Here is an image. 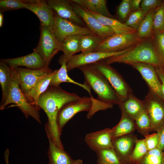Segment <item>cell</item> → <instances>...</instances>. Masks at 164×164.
<instances>
[{"label": "cell", "instance_id": "obj_12", "mask_svg": "<svg viewBox=\"0 0 164 164\" xmlns=\"http://www.w3.org/2000/svg\"><path fill=\"white\" fill-rule=\"evenodd\" d=\"M75 13L83 20L93 33L105 40L114 34L111 28L102 24L87 9L70 0Z\"/></svg>", "mask_w": 164, "mask_h": 164}, {"label": "cell", "instance_id": "obj_51", "mask_svg": "<svg viewBox=\"0 0 164 164\" xmlns=\"http://www.w3.org/2000/svg\"><path fill=\"white\" fill-rule=\"evenodd\" d=\"M161 71L162 72V73H164V72L162 71L161 70Z\"/></svg>", "mask_w": 164, "mask_h": 164}, {"label": "cell", "instance_id": "obj_38", "mask_svg": "<svg viewBox=\"0 0 164 164\" xmlns=\"http://www.w3.org/2000/svg\"><path fill=\"white\" fill-rule=\"evenodd\" d=\"M130 0H122L118 6L115 13L117 19L122 23H125L131 13Z\"/></svg>", "mask_w": 164, "mask_h": 164}, {"label": "cell", "instance_id": "obj_40", "mask_svg": "<svg viewBox=\"0 0 164 164\" xmlns=\"http://www.w3.org/2000/svg\"><path fill=\"white\" fill-rule=\"evenodd\" d=\"M145 144L148 151L157 148L159 144V136L158 133H154L144 136Z\"/></svg>", "mask_w": 164, "mask_h": 164}, {"label": "cell", "instance_id": "obj_20", "mask_svg": "<svg viewBox=\"0 0 164 164\" xmlns=\"http://www.w3.org/2000/svg\"><path fill=\"white\" fill-rule=\"evenodd\" d=\"M59 62L61 65V67L59 69L57 70V72L52 77L49 86H59L63 82L72 83L84 88L88 92L91 97H92L91 87L85 81L84 84H82L75 81L68 76L67 68V61L63 55L60 58Z\"/></svg>", "mask_w": 164, "mask_h": 164}, {"label": "cell", "instance_id": "obj_6", "mask_svg": "<svg viewBox=\"0 0 164 164\" xmlns=\"http://www.w3.org/2000/svg\"><path fill=\"white\" fill-rule=\"evenodd\" d=\"M95 101L93 97L84 96L64 105L57 116V124L60 133H61L66 123L76 114L83 111H89L90 113L93 108Z\"/></svg>", "mask_w": 164, "mask_h": 164}, {"label": "cell", "instance_id": "obj_46", "mask_svg": "<svg viewBox=\"0 0 164 164\" xmlns=\"http://www.w3.org/2000/svg\"><path fill=\"white\" fill-rule=\"evenodd\" d=\"M4 22V14L3 12H0V27L2 26Z\"/></svg>", "mask_w": 164, "mask_h": 164}, {"label": "cell", "instance_id": "obj_27", "mask_svg": "<svg viewBox=\"0 0 164 164\" xmlns=\"http://www.w3.org/2000/svg\"><path fill=\"white\" fill-rule=\"evenodd\" d=\"M89 12L95 16L102 24L112 29L115 33H131L136 32L135 30L127 26L124 23L121 22L116 19L105 17Z\"/></svg>", "mask_w": 164, "mask_h": 164}, {"label": "cell", "instance_id": "obj_41", "mask_svg": "<svg viewBox=\"0 0 164 164\" xmlns=\"http://www.w3.org/2000/svg\"><path fill=\"white\" fill-rule=\"evenodd\" d=\"M161 1L158 0H142L141 9L148 13L152 9H156L161 4Z\"/></svg>", "mask_w": 164, "mask_h": 164}, {"label": "cell", "instance_id": "obj_2", "mask_svg": "<svg viewBox=\"0 0 164 164\" xmlns=\"http://www.w3.org/2000/svg\"><path fill=\"white\" fill-rule=\"evenodd\" d=\"M108 64L118 63H147L160 68L159 60L155 49L152 36L141 40L129 50L122 54L111 56L105 59Z\"/></svg>", "mask_w": 164, "mask_h": 164}, {"label": "cell", "instance_id": "obj_13", "mask_svg": "<svg viewBox=\"0 0 164 164\" xmlns=\"http://www.w3.org/2000/svg\"><path fill=\"white\" fill-rule=\"evenodd\" d=\"M27 9L39 18L40 24L53 32L54 26V12L44 0H23Z\"/></svg>", "mask_w": 164, "mask_h": 164}, {"label": "cell", "instance_id": "obj_4", "mask_svg": "<svg viewBox=\"0 0 164 164\" xmlns=\"http://www.w3.org/2000/svg\"><path fill=\"white\" fill-rule=\"evenodd\" d=\"M11 82L8 97L1 110L5 108V107L11 104H13L19 108L28 118L30 116L41 123L38 106L32 105L28 102L20 87L14 69L11 67Z\"/></svg>", "mask_w": 164, "mask_h": 164}, {"label": "cell", "instance_id": "obj_36", "mask_svg": "<svg viewBox=\"0 0 164 164\" xmlns=\"http://www.w3.org/2000/svg\"><path fill=\"white\" fill-rule=\"evenodd\" d=\"M153 33L164 31V3L156 8L153 18Z\"/></svg>", "mask_w": 164, "mask_h": 164}, {"label": "cell", "instance_id": "obj_21", "mask_svg": "<svg viewBox=\"0 0 164 164\" xmlns=\"http://www.w3.org/2000/svg\"><path fill=\"white\" fill-rule=\"evenodd\" d=\"M49 142L48 157L49 164H76L70 155L55 144L50 135L46 133Z\"/></svg>", "mask_w": 164, "mask_h": 164}, {"label": "cell", "instance_id": "obj_43", "mask_svg": "<svg viewBox=\"0 0 164 164\" xmlns=\"http://www.w3.org/2000/svg\"><path fill=\"white\" fill-rule=\"evenodd\" d=\"M142 0H130V7L131 12L141 9Z\"/></svg>", "mask_w": 164, "mask_h": 164}, {"label": "cell", "instance_id": "obj_34", "mask_svg": "<svg viewBox=\"0 0 164 164\" xmlns=\"http://www.w3.org/2000/svg\"><path fill=\"white\" fill-rule=\"evenodd\" d=\"M152 37L154 47L159 60L160 68H164V31L153 33Z\"/></svg>", "mask_w": 164, "mask_h": 164}, {"label": "cell", "instance_id": "obj_42", "mask_svg": "<svg viewBox=\"0 0 164 164\" xmlns=\"http://www.w3.org/2000/svg\"><path fill=\"white\" fill-rule=\"evenodd\" d=\"M157 132L159 139L158 148L163 151L164 150V124Z\"/></svg>", "mask_w": 164, "mask_h": 164}, {"label": "cell", "instance_id": "obj_9", "mask_svg": "<svg viewBox=\"0 0 164 164\" xmlns=\"http://www.w3.org/2000/svg\"><path fill=\"white\" fill-rule=\"evenodd\" d=\"M13 68L21 89L25 97L39 81L53 71L48 66L39 69L20 67Z\"/></svg>", "mask_w": 164, "mask_h": 164}, {"label": "cell", "instance_id": "obj_30", "mask_svg": "<svg viewBox=\"0 0 164 164\" xmlns=\"http://www.w3.org/2000/svg\"><path fill=\"white\" fill-rule=\"evenodd\" d=\"M155 9H152L147 13L136 30L138 36L141 39L150 38L152 36L153 18Z\"/></svg>", "mask_w": 164, "mask_h": 164}, {"label": "cell", "instance_id": "obj_18", "mask_svg": "<svg viewBox=\"0 0 164 164\" xmlns=\"http://www.w3.org/2000/svg\"><path fill=\"white\" fill-rule=\"evenodd\" d=\"M111 130L107 128L88 133L85 136V141L89 148L95 152L104 149H114Z\"/></svg>", "mask_w": 164, "mask_h": 164}, {"label": "cell", "instance_id": "obj_22", "mask_svg": "<svg viewBox=\"0 0 164 164\" xmlns=\"http://www.w3.org/2000/svg\"><path fill=\"white\" fill-rule=\"evenodd\" d=\"M121 110V117L119 122L111 130L112 139L122 135L134 133L136 129L135 121L125 111Z\"/></svg>", "mask_w": 164, "mask_h": 164}, {"label": "cell", "instance_id": "obj_16", "mask_svg": "<svg viewBox=\"0 0 164 164\" xmlns=\"http://www.w3.org/2000/svg\"><path fill=\"white\" fill-rule=\"evenodd\" d=\"M137 139V135L132 133L112 139L114 149L122 164H130V157Z\"/></svg>", "mask_w": 164, "mask_h": 164}, {"label": "cell", "instance_id": "obj_37", "mask_svg": "<svg viewBox=\"0 0 164 164\" xmlns=\"http://www.w3.org/2000/svg\"><path fill=\"white\" fill-rule=\"evenodd\" d=\"M146 14L141 9L132 12L124 23L137 30Z\"/></svg>", "mask_w": 164, "mask_h": 164}, {"label": "cell", "instance_id": "obj_24", "mask_svg": "<svg viewBox=\"0 0 164 164\" xmlns=\"http://www.w3.org/2000/svg\"><path fill=\"white\" fill-rule=\"evenodd\" d=\"M88 11L105 17L114 18L109 12L106 0H71Z\"/></svg>", "mask_w": 164, "mask_h": 164}, {"label": "cell", "instance_id": "obj_50", "mask_svg": "<svg viewBox=\"0 0 164 164\" xmlns=\"http://www.w3.org/2000/svg\"><path fill=\"white\" fill-rule=\"evenodd\" d=\"M159 68L162 71L164 72V68Z\"/></svg>", "mask_w": 164, "mask_h": 164}, {"label": "cell", "instance_id": "obj_8", "mask_svg": "<svg viewBox=\"0 0 164 164\" xmlns=\"http://www.w3.org/2000/svg\"><path fill=\"white\" fill-rule=\"evenodd\" d=\"M40 26V38L34 50L48 66L54 55L60 51L61 43L57 40L52 31L41 24Z\"/></svg>", "mask_w": 164, "mask_h": 164}, {"label": "cell", "instance_id": "obj_11", "mask_svg": "<svg viewBox=\"0 0 164 164\" xmlns=\"http://www.w3.org/2000/svg\"><path fill=\"white\" fill-rule=\"evenodd\" d=\"M53 32L57 40L60 43L66 37L69 36L94 34L87 27L79 26L60 17L55 12L54 26Z\"/></svg>", "mask_w": 164, "mask_h": 164}, {"label": "cell", "instance_id": "obj_39", "mask_svg": "<svg viewBox=\"0 0 164 164\" xmlns=\"http://www.w3.org/2000/svg\"><path fill=\"white\" fill-rule=\"evenodd\" d=\"M21 9H26L23 0H0V9L2 12Z\"/></svg>", "mask_w": 164, "mask_h": 164}, {"label": "cell", "instance_id": "obj_32", "mask_svg": "<svg viewBox=\"0 0 164 164\" xmlns=\"http://www.w3.org/2000/svg\"><path fill=\"white\" fill-rule=\"evenodd\" d=\"M136 129L145 136L151 131V124L149 115L145 110L140 114L135 120Z\"/></svg>", "mask_w": 164, "mask_h": 164}, {"label": "cell", "instance_id": "obj_48", "mask_svg": "<svg viewBox=\"0 0 164 164\" xmlns=\"http://www.w3.org/2000/svg\"><path fill=\"white\" fill-rule=\"evenodd\" d=\"M161 90L164 97V85L162 83L161 84Z\"/></svg>", "mask_w": 164, "mask_h": 164}, {"label": "cell", "instance_id": "obj_1", "mask_svg": "<svg viewBox=\"0 0 164 164\" xmlns=\"http://www.w3.org/2000/svg\"><path fill=\"white\" fill-rule=\"evenodd\" d=\"M75 93L68 92L60 86H49L47 89L39 96L37 105L42 108L48 118L45 129L56 145L64 149L61 141L60 133L57 125L58 114L61 108L70 102L79 99Z\"/></svg>", "mask_w": 164, "mask_h": 164}, {"label": "cell", "instance_id": "obj_44", "mask_svg": "<svg viewBox=\"0 0 164 164\" xmlns=\"http://www.w3.org/2000/svg\"><path fill=\"white\" fill-rule=\"evenodd\" d=\"M155 68L159 79L161 81V83L164 85V73L159 68Z\"/></svg>", "mask_w": 164, "mask_h": 164}, {"label": "cell", "instance_id": "obj_3", "mask_svg": "<svg viewBox=\"0 0 164 164\" xmlns=\"http://www.w3.org/2000/svg\"><path fill=\"white\" fill-rule=\"evenodd\" d=\"M85 81L97 94V100L101 104H119L121 101L115 91L105 77L90 65L79 67Z\"/></svg>", "mask_w": 164, "mask_h": 164}, {"label": "cell", "instance_id": "obj_15", "mask_svg": "<svg viewBox=\"0 0 164 164\" xmlns=\"http://www.w3.org/2000/svg\"><path fill=\"white\" fill-rule=\"evenodd\" d=\"M127 64L131 66L137 70L148 86L149 89L159 98L164 101L160 83L155 67L150 64L139 63H129Z\"/></svg>", "mask_w": 164, "mask_h": 164}, {"label": "cell", "instance_id": "obj_10", "mask_svg": "<svg viewBox=\"0 0 164 164\" xmlns=\"http://www.w3.org/2000/svg\"><path fill=\"white\" fill-rule=\"evenodd\" d=\"M144 101L151 122V131L157 132L164 124V101L149 89Z\"/></svg>", "mask_w": 164, "mask_h": 164}, {"label": "cell", "instance_id": "obj_29", "mask_svg": "<svg viewBox=\"0 0 164 164\" xmlns=\"http://www.w3.org/2000/svg\"><path fill=\"white\" fill-rule=\"evenodd\" d=\"M103 40L94 34L81 35L79 41V52L82 53L94 52Z\"/></svg>", "mask_w": 164, "mask_h": 164}, {"label": "cell", "instance_id": "obj_47", "mask_svg": "<svg viewBox=\"0 0 164 164\" xmlns=\"http://www.w3.org/2000/svg\"><path fill=\"white\" fill-rule=\"evenodd\" d=\"M76 164H83V161L80 159H78L75 160Z\"/></svg>", "mask_w": 164, "mask_h": 164}, {"label": "cell", "instance_id": "obj_23", "mask_svg": "<svg viewBox=\"0 0 164 164\" xmlns=\"http://www.w3.org/2000/svg\"><path fill=\"white\" fill-rule=\"evenodd\" d=\"M118 105L121 110L125 111L134 121L140 114L146 110L144 100L138 98L133 93Z\"/></svg>", "mask_w": 164, "mask_h": 164}, {"label": "cell", "instance_id": "obj_35", "mask_svg": "<svg viewBox=\"0 0 164 164\" xmlns=\"http://www.w3.org/2000/svg\"><path fill=\"white\" fill-rule=\"evenodd\" d=\"M163 153L158 147L148 150L138 164H162Z\"/></svg>", "mask_w": 164, "mask_h": 164}, {"label": "cell", "instance_id": "obj_45", "mask_svg": "<svg viewBox=\"0 0 164 164\" xmlns=\"http://www.w3.org/2000/svg\"><path fill=\"white\" fill-rule=\"evenodd\" d=\"M9 149H7L5 151L4 153V158L6 164H9Z\"/></svg>", "mask_w": 164, "mask_h": 164}, {"label": "cell", "instance_id": "obj_25", "mask_svg": "<svg viewBox=\"0 0 164 164\" xmlns=\"http://www.w3.org/2000/svg\"><path fill=\"white\" fill-rule=\"evenodd\" d=\"M57 71V70H53L52 73L39 81L31 89L26 97L29 103L32 105L37 106L39 96L47 89L51 79Z\"/></svg>", "mask_w": 164, "mask_h": 164}, {"label": "cell", "instance_id": "obj_28", "mask_svg": "<svg viewBox=\"0 0 164 164\" xmlns=\"http://www.w3.org/2000/svg\"><path fill=\"white\" fill-rule=\"evenodd\" d=\"M81 36H68L61 43L60 51L63 52L67 62L75 53L79 52V41Z\"/></svg>", "mask_w": 164, "mask_h": 164}, {"label": "cell", "instance_id": "obj_49", "mask_svg": "<svg viewBox=\"0 0 164 164\" xmlns=\"http://www.w3.org/2000/svg\"><path fill=\"white\" fill-rule=\"evenodd\" d=\"M162 164H164V150L163 151V153Z\"/></svg>", "mask_w": 164, "mask_h": 164}, {"label": "cell", "instance_id": "obj_19", "mask_svg": "<svg viewBox=\"0 0 164 164\" xmlns=\"http://www.w3.org/2000/svg\"><path fill=\"white\" fill-rule=\"evenodd\" d=\"M0 60L13 68L23 66L29 69H39L48 66L39 54L34 50L32 53L24 56L1 59Z\"/></svg>", "mask_w": 164, "mask_h": 164}, {"label": "cell", "instance_id": "obj_7", "mask_svg": "<svg viewBox=\"0 0 164 164\" xmlns=\"http://www.w3.org/2000/svg\"><path fill=\"white\" fill-rule=\"evenodd\" d=\"M141 40L136 32L131 33H114L103 40L94 52L111 53L122 51L133 46Z\"/></svg>", "mask_w": 164, "mask_h": 164}, {"label": "cell", "instance_id": "obj_26", "mask_svg": "<svg viewBox=\"0 0 164 164\" xmlns=\"http://www.w3.org/2000/svg\"><path fill=\"white\" fill-rule=\"evenodd\" d=\"M11 82L10 67L5 63L0 62V84L2 91V98L0 108L6 102L9 94Z\"/></svg>", "mask_w": 164, "mask_h": 164}, {"label": "cell", "instance_id": "obj_5", "mask_svg": "<svg viewBox=\"0 0 164 164\" xmlns=\"http://www.w3.org/2000/svg\"><path fill=\"white\" fill-rule=\"evenodd\" d=\"M104 60L89 65L105 77L121 103L133 93L132 90L119 72L110 64L107 63Z\"/></svg>", "mask_w": 164, "mask_h": 164}, {"label": "cell", "instance_id": "obj_31", "mask_svg": "<svg viewBox=\"0 0 164 164\" xmlns=\"http://www.w3.org/2000/svg\"><path fill=\"white\" fill-rule=\"evenodd\" d=\"M95 152L97 164H122L113 148L101 150Z\"/></svg>", "mask_w": 164, "mask_h": 164}, {"label": "cell", "instance_id": "obj_17", "mask_svg": "<svg viewBox=\"0 0 164 164\" xmlns=\"http://www.w3.org/2000/svg\"><path fill=\"white\" fill-rule=\"evenodd\" d=\"M47 2L53 11L60 17L81 27H85L82 19L75 12L70 0H48Z\"/></svg>", "mask_w": 164, "mask_h": 164}, {"label": "cell", "instance_id": "obj_14", "mask_svg": "<svg viewBox=\"0 0 164 164\" xmlns=\"http://www.w3.org/2000/svg\"><path fill=\"white\" fill-rule=\"evenodd\" d=\"M132 47L125 50L116 52H93L74 55L67 62V68L69 71L85 65L91 64L113 56L122 54L130 50Z\"/></svg>", "mask_w": 164, "mask_h": 164}, {"label": "cell", "instance_id": "obj_33", "mask_svg": "<svg viewBox=\"0 0 164 164\" xmlns=\"http://www.w3.org/2000/svg\"><path fill=\"white\" fill-rule=\"evenodd\" d=\"M147 151L144 138L137 139L130 157V164H138Z\"/></svg>", "mask_w": 164, "mask_h": 164}]
</instances>
